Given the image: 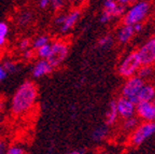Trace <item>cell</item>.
<instances>
[{
    "mask_svg": "<svg viewBox=\"0 0 155 154\" xmlns=\"http://www.w3.org/2000/svg\"><path fill=\"white\" fill-rule=\"evenodd\" d=\"M65 15H66V14H61V15H57V16L55 17V19H54V24H55L56 26L61 27V25H63L64 21H65Z\"/></svg>",
    "mask_w": 155,
    "mask_h": 154,
    "instance_id": "83f0119b",
    "label": "cell"
},
{
    "mask_svg": "<svg viewBox=\"0 0 155 154\" xmlns=\"http://www.w3.org/2000/svg\"><path fill=\"white\" fill-rule=\"evenodd\" d=\"M114 39L111 35H104L98 40V45L101 49H108L113 44Z\"/></svg>",
    "mask_w": 155,
    "mask_h": 154,
    "instance_id": "7402d4cb",
    "label": "cell"
},
{
    "mask_svg": "<svg viewBox=\"0 0 155 154\" xmlns=\"http://www.w3.org/2000/svg\"><path fill=\"white\" fill-rule=\"evenodd\" d=\"M69 54V45L66 41L55 40L51 43V54L46 60L53 68H57L61 65L68 57Z\"/></svg>",
    "mask_w": 155,
    "mask_h": 154,
    "instance_id": "8992f818",
    "label": "cell"
},
{
    "mask_svg": "<svg viewBox=\"0 0 155 154\" xmlns=\"http://www.w3.org/2000/svg\"><path fill=\"white\" fill-rule=\"evenodd\" d=\"M109 135V126H107L106 124L99 125L98 127H96L92 132V139L94 141H102L104 140Z\"/></svg>",
    "mask_w": 155,
    "mask_h": 154,
    "instance_id": "2e32d148",
    "label": "cell"
},
{
    "mask_svg": "<svg viewBox=\"0 0 155 154\" xmlns=\"http://www.w3.org/2000/svg\"><path fill=\"white\" fill-rule=\"evenodd\" d=\"M2 66L8 73H15L17 70H18V66H17V64L14 63V62H12V60H10V59L5 60V62L2 63Z\"/></svg>",
    "mask_w": 155,
    "mask_h": 154,
    "instance_id": "cb8c5ba5",
    "label": "cell"
},
{
    "mask_svg": "<svg viewBox=\"0 0 155 154\" xmlns=\"http://www.w3.org/2000/svg\"><path fill=\"white\" fill-rule=\"evenodd\" d=\"M30 46H31V41H30V39H28V38L22 39L18 43V48L22 52H25V51L29 50Z\"/></svg>",
    "mask_w": 155,
    "mask_h": 154,
    "instance_id": "484cf974",
    "label": "cell"
},
{
    "mask_svg": "<svg viewBox=\"0 0 155 154\" xmlns=\"http://www.w3.org/2000/svg\"><path fill=\"white\" fill-rule=\"evenodd\" d=\"M48 43H50V38H48V36H46V35H40V36L36 37V38L32 40L31 48L34 49L35 51H37L40 48H42V46L46 45V44H48Z\"/></svg>",
    "mask_w": 155,
    "mask_h": 154,
    "instance_id": "d6986e66",
    "label": "cell"
},
{
    "mask_svg": "<svg viewBox=\"0 0 155 154\" xmlns=\"http://www.w3.org/2000/svg\"><path fill=\"white\" fill-rule=\"evenodd\" d=\"M119 113H117V110H116V104L115 100L110 101L108 109H107L106 113H104V124L107 126H113L117 120H119Z\"/></svg>",
    "mask_w": 155,
    "mask_h": 154,
    "instance_id": "9a60e30c",
    "label": "cell"
},
{
    "mask_svg": "<svg viewBox=\"0 0 155 154\" xmlns=\"http://www.w3.org/2000/svg\"><path fill=\"white\" fill-rule=\"evenodd\" d=\"M130 3L128 0H104L102 2V12L99 16V22L107 24L114 18L123 17Z\"/></svg>",
    "mask_w": 155,
    "mask_h": 154,
    "instance_id": "3957f363",
    "label": "cell"
},
{
    "mask_svg": "<svg viewBox=\"0 0 155 154\" xmlns=\"http://www.w3.org/2000/svg\"><path fill=\"white\" fill-rule=\"evenodd\" d=\"M10 28L5 22H0V48H2L7 42V37L9 35Z\"/></svg>",
    "mask_w": 155,
    "mask_h": 154,
    "instance_id": "44dd1931",
    "label": "cell"
},
{
    "mask_svg": "<svg viewBox=\"0 0 155 154\" xmlns=\"http://www.w3.org/2000/svg\"><path fill=\"white\" fill-rule=\"evenodd\" d=\"M34 50H27L25 51V52H23V57L25 58V59H31L32 57H34Z\"/></svg>",
    "mask_w": 155,
    "mask_h": 154,
    "instance_id": "f546056e",
    "label": "cell"
},
{
    "mask_svg": "<svg viewBox=\"0 0 155 154\" xmlns=\"http://www.w3.org/2000/svg\"><path fill=\"white\" fill-rule=\"evenodd\" d=\"M136 114L143 122H155V100L139 102L136 106Z\"/></svg>",
    "mask_w": 155,
    "mask_h": 154,
    "instance_id": "30bf717a",
    "label": "cell"
},
{
    "mask_svg": "<svg viewBox=\"0 0 155 154\" xmlns=\"http://www.w3.org/2000/svg\"><path fill=\"white\" fill-rule=\"evenodd\" d=\"M144 83L145 82L143 80H141L138 75H135V77H131L129 79H126L125 83L123 84L121 89L122 96L129 99L131 102H134L137 106L139 104V99H138L139 93H140Z\"/></svg>",
    "mask_w": 155,
    "mask_h": 154,
    "instance_id": "52a82bcc",
    "label": "cell"
},
{
    "mask_svg": "<svg viewBox=\"0 0 155 154\" xmlns=\"http://www.w3.org/2000/svg\"><path fill=\"white\" fill-rule=\"evenodd\" d=\"M135 29L134 26H129V25H122L117 32H116V41L120 44H127L130 42V40L135 36Z\"/></svg>",
    "mask_w": 155,
    "mask_h": 154,
    "instance_id": "4fadbf2b",
    "label": "cell"
},
{
    "mask_svg": "<svg viewBox=\"0 0 155 154\" xmlns=\"http://www.w3.org/2000/svg\"><path fill=\"white\" fill-rule=\"evenodd\" d=\"M152 3L150 1H136L130 3L123 16V24L135 26L142 24L152 12Z\"/></svg>",
    "mask_w": 155,
    "mask_h": 154,
    "instance_id": "7a4b0ae2",
    "label": "cell"
},
{
    "mask_svg": "<svg viewBox=\"0 0 155 154\" xmlns=\"http://www.w3.org/2000/svg\"><path fill=\"white\" fill-rule=\"evenodd\" d=\"M154 69H155V67H154Z\"/></svg>",
    "mask_w": 155,
    "mask_h": 154,
    "instance_id": "74e56055",
    "label": "cell"
},
{
    "mask_svg": "<svg viewBox=\"0 0 155 154\" xmlns=\"http://www.w3.org/2000/svg\"><path fill=\"white\" fill-rule=\"evenodd\" d=\"M116 104V110L119 116L123 120L126 119L133 118L136 114V105L131 102L129 99L125 98L123 96H120L119 98L115 100Z\"/></svg>",
    "mask_w": 155,
    "mask_h": 154,
    "instance_id": "9c48e42d",
    "label": "cell"
},
{
    "mask_svg": "<svg viewBox=\"0 0 155 154\" xmlns=\"http://www.w3.org/2000/svg\"><path fill=\"white\" fill-rule=\"evenodd\" d=\"M64 5H65V1L63 0H52L51 1V5L54 10H61Z\"/></svg>",
    "mask_w": 155,
    "mask_h": 154,
    "instance_id": "4316f807",
    "label": "cell"
},
{
    "mask_svg": "<svg viewBox=\"0 0 155 154\" xmlns=\"http://www.w3.org/2000/svg\"><path fill=\"white\" fill-rule=\"evenodd\" d=\"M155 135V122H142L130 134L129 143L133 147H140Z\"/></svg>",
    "mask_w": 155,
    "mask_h": 154,
    "instance_id": "5b68a950",
    "label": "cell"
},
{
    "mask_svg": "<svg viewBox=\"0 0 155 154\" xmlns=\"http://www.w3.org/2000/svg\"><path fill=\"white\" fill-rule=\"evenodd\" d=\"M17 23L19 26H27L31 23L32 21V14L29 11H24L17 16Z\"/></svg>",
    "mask_w": 155,
    "mask_h": 154,
    "instance_id": "ffe728a7",
    "label": "cell"
},
{
    "mask_svg": "<svg viewBox=\"0 0 155 154\" xmlns=\"http://www.w3.org/2000/svg\"><path fill=\"white\" fill-rule=\"evenodd\" d=\"M2 124V114H1V111H0V126Z\"/></svg>",
    "mask_w": 155,
    "mask_h": 154,
    "instance_id": "e575fe53",
    "label": "cell"
},
{
    "mask_svg": "<svg viewBox=\"0 0 155 154\" xmlns=\"http://www.w3.org/2000/svg\"><path fill=\"white\" fill-rule=\"evenodd\" d=\"M154 14H155V8H154Z\"/></svg>",
    "mask_w": 155,
    "mask_h": 154,
    "instance_id": "8d00e7d4",
    "label": "cell"
},
{
    "mask_svg": "<svg viewBox=\"0 0 155 154\" xmlns=\"http://www.w3.org/2000/svg\"><path fill=\"white\" fill-rule=\"evenodd\" d=\"M7 77H8V72L5 71V68H3L2 64H0V82H2Z\"/></svg>",
    "mask_w": 155,
    "mask_h": 154,
    "instance_id": "4dcf8cb0",
    "label": "cell"
},
{
    "mask_svg": "<svg viewBox=\"0 0 155 154\" xmlns=\"http://www.w3.org/2000/svg\"><path fill=\"white\" fill-rule=\"evenodd\" d=\"M154 72H155V69L152 66H141V68L139 69L137 75H138L141 80H143V81L145 82L147 80L151 79V78L153 77Z\"/></svg>",
    "mask_w": 155,
    "mask_h": 154,
    "instance_id": "ac0fdd59",
    "label": "cell"
},
{
    "mask_svg": "<svg viewBox=\"0 0 155 154\" xmlns=\"http://www.w3.org/2000/svg\"><path fill=\"white\" fill-rule=\"evenodd\" d=\"M139 125V119L133 116V118L126 119L122 122V129L126 132H133Z\"/></svg>",
    "mask_w": 155,
    "mask_h": 154,
    "instance_id": "e0dca14e",
    "label": "cell"
},
{
    "mask_svg": "<svg viewBox=\"0 0 155 154\" xmlns=\"http://www.w3.org/2000/svg\"><path fill=\"white\" fill-rule=\"evenodd\" d=\"M139 102H148V101L155 100V85L151 84L149 82H145L144 85L139 93Z\"/></svg>",
    "mask_w": 155,
    "mask_h": 154,
    "instance_id": "5bb4252c",
    "label": "cell"
},
{
    "mask_svg": "<svg viewBox=\"0 0 155 154\" xmlns=\"http://www.w3.org/2000/svg\"><path fill=\"white\" fill-rule=\"evenodd\" d=\"M7 150V145L3 140H0V154H5Z\"/></svg>",
    "mask_w": 155,
    "mask_h": 154,
    "instance_id": "1f68e13d",
    "label": "cell"
},
{
    "mask_svg": "<svg viewBox=\"0 0 155 154\" xmlns=\"http://www.w3.org/2000/svg\"><path fill=\"white\" fill-rule=\"evenodd\" d=\"M54 68L48 64V60L45 59H39L36 64L34 65L31 69V75L35 79H40L45 75L52 73Z\"/></svg>",
    "mask_w": 155,
    "mask_h": 154,
    "instance_id": "7c38bea8",
    "label": "cell"
},
{
    "mask_svg": "<svg viewBox=\"0 0 155 154\" xmlns=\"http://www.w3.org/2000/svg\"><path fill=\"white\" fill-rule=\"evenodd\" d=\"M80 17H81V10L79 9H73L69 13H67L65 15V21H64L63 25L59 27V30H61V34L66 35L70 32L71 29L75 26L78 21L80 19Z\"/></svg>",
    "mask_w": 155,
    "mask_h": 154,
    "instance_id": "8fae6325",
    "label": "cell"
},
{
    "mask_svg": "<svg viewBox=\"0 0 155 154\" xmlns=\"http://www.w3.org/2000/svg\"><path fill=\"white\" fill-rule=\"evenodd\" d=\"M142 66L155 65V35L149 38L137 50Z\"/></svg>",
    "mask_w": 155,
    "mask_h": 154,
    "instance_id": "ba28073f",
    "label": "cell"
},
{
    "mask_svg": "<svg viewBox=\"0 0 155 154\" xmlns=\"http://www.w3.org/2000/svg\"><path fill=\"white\" fill-rule=\"evenodd\" d=\"M5 154H25V151L22 147L19 146H10L9 148H7Z\"/></svg>",
    "mask_w": 155,
    "mask_h": 154,
    "instance_id": "d4e9b609",
    "label": "cell"
},
{
    "mask_svg": "<svg viewBox=\"0 0 155 154\" xmlns=\"http://www.w3.org/2000/svg\"><path fill=\"white\" fill-rule=\"evenodd\" d=\"M68 154H83L81 151H79V150H74V151H71L70 153H68Z\"/></svg>",
    "mask_w": 155,
    "mask_h": 154,
    "instance_id": "836d02e7",
    "label": "cell"
},
{
    "mask_svg": "<svg viewBox=\"0 0 155 154\" xmlns=\"http://www.w3.org/2000/svg\"><path fill=\"white\" fill-rule=\"evenodd\" d=\"M141 62L138 56L137 51H133L130 53L126 54L117 66V73L122 78L129 79L131 77H135L138 73L139 69L141 68Z\"/></svg>",
    "mask_w": 155,
    "mask_h": 154,
    "instance_id": "277c9868",
    "label": "cell"
},
{
    "mask_svg": "<svg viewBox=\"0 0 155 154\" xmlns=\"http://www.w3.org/2000/svg\"><path fill=\"white\" fill-rule=\"evenodd\" d=\"M100 154H112V153H108V152H102V153H100Z\"/></svg>",
    "mask_w": 155,
    "mask_h": 154,
    "instance_id": "d590c367",
    "label": "cell"
},
{
    "mask_svg": "<svg viewBox=\"0 0 155 154\" xmlns=\"http://www.w3.org/2000/svg\"><path fill=\"white\" fill-rule=\"evenodd\" d=\"M37 53V56H38L40 59H48V56H50V54H51V43L46 44V45L42 46V48H40L39 50L36 51Z\"/></svg>",
    "mask_w": 155,
    "mask_h": 154,
    "instance_id": "603a6c76",
    "label": "cell"
},
{
    "mask_svg": "<svg viewBox=\"0 0 155 154\" xmlns=\"http://www.w3.org/2000/svg\"><path fill=\"white\" fill-rule=\"evenodd\" d=\"M38 98V87L34 82L26 80L19 85L11 99V111L14 116H23L35 106Z\"/></svg>",
    "mask_w": 155,
    "mask_h": 154,
    "instance_id": "6da1fadb",
    "label": "cell"
},
{
    "mask_svg": "<svg viewBox=\"0 0 155 154\" xmlns=\"http://www.w3.org/2000/svg\"><path fill=\"white\" fill-rule=\"evenodd\" d=\"M134 29H135V32H141V30L143 29V24H137L134 26Z\"/></svg>",
    "mask_w": 155,
    "mask_h": 154,
    "instance_id": "d6a6232c",
    "label": "cell"
},
{
    "mask_svg": "<svg viewBox=\"0 0 155 154\" xmlns=\"http://www.w3.org/2000/svg\"><path fill=\"white\" fill-rule=\"evenodd\" d=\"M38 5L40 9H48L51 5V1L50 0H40L38 2Z\"/></svg>",
    "mask_w": 155,
    "mask_h": 154,
    "instance_id": "f1b7e54d",
    "label": "cell"
}]
</instances>
